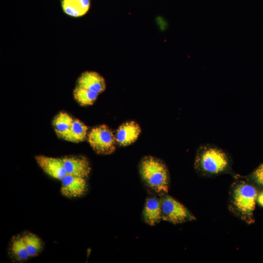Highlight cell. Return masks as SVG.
Here are the masks:
<instances>
[{"label": "cell", "instance_id": "obj_1", "mask_svg": "<svg viewBox=\"0 0 263 263\" xmlns=\"http://www.w3.org/2000/svg\"><path fill=\"white\" fill-rule=\"evenodd\" d=\"M139 171L145 184L154 192L162 195L168 192L169 172L160 160L150 156L144 157L141 161Z\"/></svg>", "mask_w": 263, "mask_h": 263}, {"label": "cell", "instance_id": "obj_2", "mask_svg": "<svg viewBox=\"0 0 263 263\" xmlns=\"http://www.w3.org/2000/svg\"><path fill=\"white\" fill-rule=\"evenodd\" d=\"M256 188L251 184L241 181L234 188L231 202L234 210L242 218L252 220L258 196Z\"/></svg>", "mask_w": 263, "mask_h": 263}, {"label": "cell", "instance_id": "obj_3", "mask_svg": "<svg viewBox=\"0 0 263 263\" xmlns=\"http://www.w3.org/2000/svg\"><path fill=\"white\" fill-rule=\"evenodd\" d=\"M229 165L226 154L214 147H203L198 152L195 166L198 170L209 174H218L225 171Z\"/></svg>", "mask_w": 263, "mask_h": 263}, {"label": "cell", "instance_id": "obj_4", "mask_svg": "<svg viewBox=\"0 0 263 263\" xmlns=\"http://www.w3.org/2000/svg\"><path fill=\"white\" fill-rule=\"evenodd\" d=\"M115 139L113 132L105 125L92 129L88 138L93 150L101 154H110L115 150Z\"/></svg>", "mask_w": 263, "mask_h": 263}, {"label": "cell", "instance_id": "obj_5", "mask_svg": "<svg viewBox=\"0 0 263 263\" xmlns=\"http://www.w3.org/2000/svg\"><path fill=\"white\" fill-rule=\"evenodd\" d=\"M160 200L162 220L177 224L195 219L184 205L172 197L165 194Z\"/></svg>", "mask_w": 263, "mask_h": 263}, {"label": "cell", "instance_id": "obj_6", "mask_svg": "<svg viewBox=\"0 0 263 263\" xmlns=\"http://www.w3.org/2000/svg\"><path fill=\"white\" fill-rule=\"evenodd\" d=\"M62 159L68 175L85 178L91 171L90 163L84 156H66Z\"/></svg>", "mask_w": 263, "mask_h": 263}, {"label": "cell", "instance_id": "obj_7", "mask_svg": "<svg viewBox=\"0 0 263 263\" xmlns=\"http://www.w3.org/2000/svg\"><path fill=\"white\" fill-rule=\"evenodd\" d=\"M35 160L45 173L50 176L61 180L67 175L62 158L36 155Z\"/></svg>", "mask_w": 263, "mask_h": 263}, {"label": "cell", "instance_id": "obj_8", "mask_svg": "<svg viewBox=\"0 0 263 263\" xmlns=\"http://www.w3.org/2000/svg\"><path fill=\"white\" fill-rule=\"evenodd\" d=\"M87 189L84 178L67 174L61 179V194L68 198L83 195Z\"/></svg>", "mask_w": 263, "mask_h": 263}, {"label": "cell", "instance_id": "obj_9", "mask_svg": "<svg viewBox=\"0 0 263 263\" xmlns=\"http://www.w3.org/2000/svg\"><path fill=\"white\" fill-rule=\"evenodd\" d=\"M77 86L100 94L106 89L104 78L98 73L93 71L83 73L77 81Z\"/></svg>", "mask_w": 263, "mask_h": 263}, {"label": "cell", "instance_id": "obj_10", "mask_svg": "<svg viewBox=\"0 0 263 263\" xmlns=\"http://www.w3.org/2000/svg\"><path fill=\"white\" fill-rule=\"evenodd\" d=\"M145 222L149 225H154L162 220L160 199L151 196L147 198L143 211Z\"/></svg>", "mask_w": 263, "mask_h": 263}, {"label": "cell", "instance_id": "obj_11", "mask_svg": "<svg viewBox=\"0 0 263 263\" xmlns=\"http://www.w3.org/2000/svg\"><path fill=\"white\" fill-rule=\"evenodd\" d=\"M141 132L139 125L134 121L128 122L119 127L116 134V141L121 146H127L134 142Z\"/></svg>", "mask_w": 263, "mask_h": 263}, {"label": "cell", "instance_id": "obj_12", "mask_svg": "<svg viewBox=\"0 0 263 263\" xmlns=\"http://www.w3.org/2000/svg\"><path fill=\"white\" fill-rule=\"evenodd\" d=\"M90 0H63L62 5L64 12L69 16L79 17L88 10Z\"/></svg>", "mask_w": 263, "mask_h": 263}, {"label": "cell", "instance_id": "obj_13", "mask_svg": "<svg viewBox=\"0 0 263 263\" xmlns=\"http://www.w3.org/2000/svg\"><path fill=\"white\" fill-rule=\"evenodd\" d=\"M74 119L67 113L61 112L53 119V125L57 135L62 139L69 132Z\"/></svg>", "mask_w": 263, "mask_h": 263}, {"label": "cell", "instance_id": "obj_14", "mask_svg": "<svg viewBox=\"0 0 263 263\" xmlns=\"http://www.w3.org/2000/svg\"><path fill=\"white\" fill-rule=\"evenodd\" d=\"M88 127L77 119H74L71 127L63 139L74 142L78 143L86 139Z\"/></svg>", "mask_w": 263, "mask_h": 263}, {"label": "cell", "instance_id": "obj_15", "mask_svg": "<svg viewBox=\"0 0 263 263\" xmlns=\"http://www.w3.org/2000/svg\"><path fill=\"white\" fill-rule=\"evenodd\" d=\"M11 250L14 257L19 261H25L30 257L23 237L17 236L13 239Z\"/></svg>", "mask_w": 263, "mask_h": 263}, {"label": "cell", "instance_id": "obj_16", "mask_svg": "<svg viewBox=\"0 0 263 263\" xmlns=\"http://www.w3.org/2000/svg\"><path fill=\"white\" fill-rule=\"evenodd\" d=\"M22 237L30 256H37L43 248L42 242L40 239L30 232L25 233Z\"/></svg>", "mask_w": 263, "mask_h": 263}, {"label": "cell", "instance_id": "obj_17", "mask_svg": "<svg viewBox=\"0 0 263 263\" xmlns=\"http://www.w3.org/2000/svg\"><path fill=\"white\" fill-rule=\"evenodd\" d=\"M98 94L89 90L76 86L74 90L75 99L82 106L92 105Z\"/></svg>", "mask_w": 263, "mask_h": 263}, {"label": "cell", "instance_id": "obj_18", "mask_svg": "<svg viewBox=\"0 0 263 263\" xmlns=\"http://www.w3.org/2000/svg\"><path fill=\"white\" fill-rule=\"evenodd\" d=\"M251 178L257 184L263 186V163L253 172Z\"/></svg>", "mask_w": 263, "mask_h": 263}, {"label": "cell", "instance_id": "obj_19", "mask_svg": "<svg viewBox=\"0 0 263 263\" xmlns=\"http://www.w3.org/2000/svg\"><path fill=\"white\" fill-rule=\"evenodd\" d=\"M257 202L261 207H263V191L258 194Z\"/></svg>", "mask_w": 263, "mask_h": 263}]
</instances>
